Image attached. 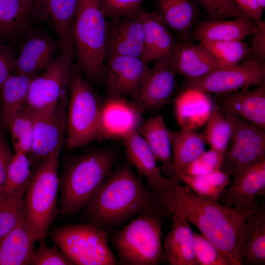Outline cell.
<instances>
[{"label": "cell", "instance_id": "6da1fadb", "mask_svg": "<svg viewBox=\"0 0 265 265\" xmlns=\"http://www.w3.org/2000/svg\"><path fill=\"white\" fill-rule=\"evenodd\" d=\"M146 211H154L162 218L171 215L160 200L144 185L132 165L125 161L113 170L81 212L85 223L107 234Z\"/></svg>", "mask_w": 265, "mask_h": 265}, {"label": "cell", "instance_id": "7a4b0ae2", "mask_svg": "<svg viewBox=\"0 0 265 265\" xmlns=\"http://www.w3.org/2000/svg\"><path fill=\"white\" fill-rule=\"evenodd\" d=\"M166 207L171 215H181L194 225L219 249L230 265H239L236 245L239 231L260 206L256 203L243 209L228 207L199 196L186 186L177 183Z\"/></svg>", "mask_w": 265, "mask_h": 265}, {"label": "cell", "instance_id": "3957f363", "mask_svg": "<svg viewBox=\"0 0 265 265\" xmlns=\"http://www.w3.org/2000/svg\"><path fill=\"white\" fill-rule=\"evenodd\" d=\"M110 148L88 149L67 163L59 180L60 212L72 217L91 202L118 163Z\"/></svg>", "mask_w": 265, "mask_h": 265}, {"label": "cell", "instance_id": "277c9868", "mask_svg": "<svg viewBox=\"0 0 265 265\" xmlns=\"http://www.w3.org/2000/svg\"><path fill=\"white\" fill-rule=\"evenodd\" d=\"M107 21L98 0H78L71 37L76 67L91 82L101 80L106 56Z\"/></svg>", "mask_w": 265, "mask_h": 265}, {"label": "cell", "instance_id": "5b68a950", "mask_svg": "<svg viewBox=\"0 0 265 265\" xmlns=\"http://www.w3.org/2000/svg\"><path fill=\"white\" fill-rule=\"evenodd\" d=\"M162 218L157 212L146 211L107 234L117 252L119 264L157 265L166 261Z\"/></svg>", "mask_w": 265, "mask_h": 265}, {"label": "cell", "instance_id": "8992f818", "mask_svg": "<svg viewBox=\"0 0 265 265\" xmlns=\"http://www.w3.org/2000/svg\"><path fill=\"white\" fill-rule=\"evenodd\" d=\"M61 149H57L39 162L31 174L23 198L24 220L36 241L45 240L57 212Z\"/></svg>", "mask_w": 265, "mask_h": 265}, {"label": "cell", "instance_id": "52a82bcc", "mask_svg": "<svg viewBox=\"0 0 265 265\" xmlns=\"http://www.w3.org/2000/svg\"><path fill=\"white\" fill-rule=\"evenodd\" d=\"M67 109V146L80 148L103 140L100 126L101 103L88 82L73 67Z\"/></svg>", "mask_w": 265, "mask_h": 265}, {"label": "cell", "instance_id": "ba28073f", "mask_svg": "<svg viewBox=\"0 0 265 265\" xmlns=\"http://www.w3.org/2000/svg\"><path fill=\"white\" fill-rule=\"evenodd\" d=\"M51 237L75 265H119L108 245L106 233L94 225L84 223L63 225L54 229Z\"/></svg>", "mask_w": 265, "mask_h": 265}, {"label": "cell", "instance_id": "9c48e42d", "mask_svg": "<svg viewBox=\"0 0 265 265\" xmlns=\"http://www.w3.org/2000/svg\"><path fill=\"white\" fill-rule=\"evenodd\" d=\"M260 86L265 87V63L245 60L217 68L197 79L185 80L178 94L191 91L221 94Z\"/></svg>", "mask_w": 265, "mask_h": 265}, {"label": "cell", "instance_id": "30bf717a", "mask_svg": "<svg viewBox=\"0 0 265 265\" xmlns=\"http://www.w3.org/2000/svg\"><path fill=\"white\" fill-rule=\"evenodd\" d=\"M230 114L233 131L220 170L232 178L243 170L265 159V130Z\"/></svg>", "mask_w": 265, "mask_h": 265}, {"label": "cell", "instance_id": "8fae6325", "mask_svg": "<svg viewBox=\"0 0 265 265\" xmlns=\"http://www.w3.org/2000/svg\"><path fill=\"white\" fill-rule=\"evenodd\" d=\"M72 60L61 53L41 75L32 80L25 107L34 114L53 108L69 86L73 72Z\"/></svg>", "mask_w": 265, "mask_h": 265}, {"label": "cell", "instance_id": "7c38bea8", "mask_svg": "<svg viewBox=\"0 0 265 265\" xmlns=\"http://www.w3.org/2000/svg\"><path fill=\"white\" fill-rule=\"evenodd\" d=\"M150 68L143 59L129 55L106 56L101 81L107 95L130 97L134 101Z\"/></svg>", "mask_w": 265, "mask_h": 265}, {"label": "cell", "instance_id": "4fadbf2b", "mask_svg": "<svg viewBox=\"0 0 265 265\" xmlns=\"http://www.w3.org/2000/svg\"><path fill=\"white\" fill-rule=\"evenodd\" d=\"M128 161L147 181V187L166 206L176 184L163 174L153 153L138 132L122 139Z\"/></svg>", "mask_w": 265, "mask_h": 265}, {"label": "cell", "instance_id": "5bb4252c", "mask_svg": "<svg viewBox=\"0 0 265 265\" xmlns=\"http://www.w3.org/2000/svg\"><path fill=\"white\" fill-rule=\"evenodd\" d=\"M30 113L33 121V133L32 148L28 157L32 166L62 148L67 134V109L61 101L48 111Z\"/></svg>", "mask_w": 265, "mask_h": 265}, {"label": "cell", "instance_id": "9a60e30c", "mask_svg": "<svg viewBox=\"0 0 265 265\" xmlns=\"http://www.w3.org/2000/svg\"><path fill=\"white\" fill-rule=\"evenodd\" d=\"M154 63L133 101L143 112L157 111L169 104L176 88V73L170 57Z\"/></svg>", "mask_w": 265, "mask_h": 265}, {"label": "cell", "instance_id": "2e32d148", "mask_svg": "<svg viewBox=\"0 0 265 265\" xmlns=\"http://www.w3.org/2000/svg\"><path fill=\"white\" fill-rule=\"evenodd\" d=\"M143 112L132 101L124 97L107 95L101 103L100 126L103 140L122 139L138 131Z\"/></svg>", "mask_w": 265, "mask_h": 265}, {"label": "cell", "instance_id": "e0dca14e", "mask_svg": "<svg viewBox=\"0 0 265 265\" xmlns=\"http://www.w3.org/2000/svg\"><path fill=\"white\" fill-rule=\"evenodd\" d=\"M140 13L132 16L107 19L106 56L129 55L145 61L144 33Z\"/></svg>", "mask_w": 265, "mask_h": 265}, {"label": "cell", "instance_id": "ac0fdd59", "mask_svg": "<svg viewBox=\"0 0 265 265\" xmlns=\"http://www.w3.org/2000/svg\"><path fill=\"white\" fill-rule=\"evenodd\" d=\"M221 192L218 202L230 207L243 209L256 204L265 196V159L237 174Z\"/></svg>", "mask_w": 265, "mask_h": 265}, {"label": "cell", "instance_id": "d6986e66", "mask_svg": "<svg viewBox=\"0 0 265 265\" xmlns=\"http://www.w3.org/2000/svg\"><path fill=\"white\" fill-rule=\"evenodd\" d=\"M61 48L58 39H53L46 32L32 34L15 59L12 73L29 77L37 76L50 65Z\"/></svg>", "mask_w": 265, "mask_h": 265}, {"label": "cell", "instance_id": "ffe728a7", "mask_svg": "<svg viewBox=\"0 0 265 265\" xmlns=\"http://www.w3.org/2000/svg\"><path fill=\"white\" fill-rule=\"evenodd\" d=\"M214 95L215 105L265 130V87Z\"/></svg>", "mask_w": 265, "mask_h": 265}, {"label": "cell", "instance_id": "44dd1931", "mask_svg": "<svg viewBox=\"0 0 265 265\" xmlns=\"http://www.w3.org/2000/svg\"><path fill=\"white\" fill-rule=\"evenodd\" d=\"M239 265H265V211L259 207L241 227L237 239Z\"/></svg>", "mask_w": 265, "mask_h": 265}, {"label": "cell", "instance_id": "7402d4cb", "mask_svg": "<svg viewBox=\"0 0 265 265\" xmlns=\"http://www.w3.org/2000/svg\"><path fill=\"white\" fill-rule=\"evenodd\" d=\"M170 59L176 74L185 80L197 79L225 66L200 44L188 40L177 42Z\"/></svg>", "mask_w": 265, "mask_h": 265}, {"label": "cell", "instance_id": "603a6c76", "mask_svg": "<svg viewBox=\"0 0 265 265\" xmlns=\"http://www.w3.org/2000/svg\"><path fill=\"white\" fill-rule=\"evenodd\" d=\"M171 131L161 115L152 116L142 122L138 129L157 161L161 163L160 168L164 175L180 183L173 168Z\"/></svg>", "mask_w": 265, "mask_h": 265}, {"label": "cell", "instance_id": "cb8c5ba5", "mask_svg": "<svg viewBox=\"0 0 265 265\" xmlns=\"http://www.w3.org/2000/svg\"><path fill=\"white\" fill-rule=\"evenodd\" d=\"M145 61L155 62L170 57L177 41L161 15L157 11H142Z\"/></svg>", "mask_w": 265, "mask_h": 265}, {"label": "cell", "instance_id": "d4e9b609", "mask_svg": "<svg viewBox=\"0 0 265 265\" xmlns=\"http://www.w3.org/2000/svg\"><path fill=\"white\" fill-rule=\"evenodd\" d=\"M257 24L246 18L210 20L197 23L187 40L198 42L243 41L256 30Z\"/></svg>", "mask_w": 265, "mask_h": 265}, {"label": "cell", "instance_id": "484cf974", "mask_svg": "<svg viewBox=\"0 0 265 265\" xmlns=\"http://www.w3.org/2000/svg\"><path fill=\"white\" fill-rule=\"evenodd\" d=\"M171 216V229L162 239L166 261L172 265H199L194 249L193 232L189 222L181 215Z\"/></svg>", "mask_w": 265, "mask_h": 265}, {"label": "cell", "instance_id": "4316f807", "mask_svg": "<svg viewBox=\"0 0 265 265\" xmlns=\"http://www.w3.org/2000/svg\"><path fill=\"white\" fill-rule=\"evenodd\" d=\"M157 11L179 41L187 40L197 23L199 11L195 0H155Z\"/></svg>", "mask_w": 265, "mask_h": 265}, {"label": "cell", "instance_id": "83f0119b", "mask_svg": "<svg viewBox=\"0 0 265 265\" xmlns=\"http://www.w3.org/2000/svg\"><path fill=\"white\" fill-rule=\"evenodd\" d=\"M78 0H46L42 18L49 21L61 44V53L75 57L71 29Z\"/></svg>", "mask_w": 265, "mask_h": 265}, {"label": "cell", "instance_id": "f1b7e54d", "mask_svg": "<svg viewBox=\"0 0 265 265\" xmlns=\"http://www.w3.org/2000/svg\"><path fill=\"white\" fill-rule=\"evenodd\" d=\"M36 241L23 217L0 239V265H30Z\"/></svg>", "mask_w": 265, "mask_h": 265}, {"label": "cell", "instance_id": "f546056e", "mask_svg": "<svg viewBox=\"0 0 265 265\" xmlns=\"http://www.w3.org/2000/svg\"><path fill=\"white\" fill-rule=\"evenodd\" d=\"M173 165L178 181L179 175L205 150L207 144L203 132L182 129L171 131Z\"/></svg>", "mask_w": 265, "mask_h": 265}, {"label": "cell", "instance_id": "4dcf8cb0", "mask_svg": "<svg viewBox=\"0 0 265 265\" xmlns=\"http://www.w3.org/2000/svg\"><path fill=\"white\" fill-rule=\"evenodd\" d=\"M33 77L11 73L1 87L0 120L5 127L11 118L25 107Z\"/></svg>", "mask_w": 265, "mask_h": 265}, {"label": "cell", "instance_id": "1f68e13d", "mask_svg": "<svg viewBox=\"0 0 265 265\" xmlns=\"http://www.w3.org/2000/svg\"><path fill=\"white\" fill-rule=\"evenodd\" d=\"M36 17L21 0H0V40L17 35Z\"/></svg>", "mask_w": 265, "mask_h": 265}, {"label": "cell", "instance_id": "d6a6232c", "mask_svg": "<svg viewBox=\"0 0 265 265\" xmlns=\"http://www.w3.org/2000/svg\"><path fill=\"white\" fill-rule=\"evenodd\" d=\"M233 131V123L228 112L215 105L206 123L204 133L207 144L224 154Z\"/></svg>", "mask_w": 265, "mask_h": 265}, {"label": "cell", "instance_id": "836d02e7", "mask_svg": "<svg viewBox=\"0 0 265 265\" xmlns=\"http://www.w3.org/2000/svg\"><path fill=\"white\" fill-rule=\"evenodd\" d=\"M231 178L227 173L218 170L209 174L191 175L180 174L179 179L197 195L218 202L220 194L229 185Z\"/></svg>", "mask_w": 265, "mask_h": 265}, {"label": "cell", "instance_id": "e575fe53", "mask_svg": "<svg viewBox=\"0 0 265 265\" xmlns=\"http://www.w3.org/2000/svg\"><path fill=\"white\" fill-rule=\"evenodd\" d=\"M31 166L26 154L15 151L7 169L2 191V202L27 186L32 174Z\"/></svg>", "mask_w": 265, "mask_h": 265}, {"label": "cell", "instance_id": "d590c367", "mask_svg": "<svg viewBox=\"0 0 265 265\" xmlns=\"http://www.w3.org/2000/svg\"><path fill=\"white\" fill-rule=\"evenodd\" d=\"M6 128L11 134L15 151L28 155L32 148L33 133L31 113L25 107L11 118Z\"/></svg>", "mask_w": 265, "mask_h": 265}, {"label": "cell", "instance_id": "8d00e7d4", "mask_svg": "<svg viewBox=\"0 0 265 265\" xmlns=\"http://www.w3.org/2000/svg\"><path fill=\"white\" fill-rule=\"evenodd\" d=\"M224 66H228L240 63L248 57L250 47L243 41L198 42Z\"/></svg>", "mask_w": 265, "mask_h": 265}, {"label": "cell", "instance_id": "74e56055", "mask_svg": "<svg viewBox=\"0 0 265 265\" xmlns=\"http://www.w3.org/2000/svg\"><path fill=\"white\" fill-rule=\"evenodd\" d=\"M26 186L0 205V239L10 232L24 217L23 202Z\"/></svg>", "mask_w": 265, "mask_h": 265}, {"label": "cell", "instance_id": "f35d334b", "mask_svg": "<svg viewBox=\"0 0 265 265\" xmlns=\"http://www.w3.org/2000/svg\"><path fill=\"white\" fill-rule=\"evenodd\" d=\"M193 243L199 265H230L219 249L202 234L193 232Z\"/></svg>", "mask_w": 265, "mask_h": 265}, {"label": "cell", "instance_id": "ab89813d", "mask_svg": "<svg viewBox=\"0 0 265 265\" xmlns=\"http://www.w3.org/2000/svg\"><path fill=\"white\" fill-rule=\"evenodd\" d=\"M210 20L246 18L232 0H195Z\"/></svg>", "mask_w": 265, "mask_h": 265}, {"label": "cell", "instance_id": "60d3db41", "mask_svg": "<svg viewBox=\"0 0 265 265\" xmlns=\"http://www.w3.org/2000/svg\"><path fill=\"white\" fill-rule=\"evenodd\" d=\"M223 157L224 154L210 148L189 164L181 173L197 175L220 170Z\"/></svg>", "mask_w": 265, "mask_h": 265}, {"label": "cell", "instance_id": "b9f144b4", "mask_svg": "<svg viewBox=\"0 0 265 265\" xmlns=\"http://www.w3.org/2000/svg\"><path fill=\"white\" fill-rule=\"evenodd\" d=\"M100 6L107 19L132 16L142 10L144 0H98Z\"/></svg>", "mask_w": 265, "mask_h": 265}, {"label": "cell", "instance_id": "7bdbcfd3", "mask_svg": "<svg viewBox=\"0 0 265 265\" xmlns=\"http://www.w3.org/2000/svg\"><path fill=\"white\" fill-rule=\"evenodd\" d=\"M40 245L35 249L30 264L32 265H71L73 261L56 245L49 247L45 240L39 241Z\"/></svg>", "mask_w": 265, "mask_h": 265}, {"label": "cell", "instance_id": "ee69618b", "mask_svg": "<svg viewBox=\"0 0 265 265\" xmlns=\"http://www.w3.org/2000/svg\"><path fill=\"white\" fill-rule=\"evenodd\" d=\"M251 43L249 56L245 60L265 63V22L257 24L255 32L251 35Z\"/></svg>", "mask_w": 265, "mask_h": 265}, {"label": "cell", "instance_id": "f6af8a7d", "mask_svg": "<svg viewBox=\"0 0 265 265\" xmlns=\"http://www.w3.org/2000/svg\"><path fill=\"white\" fill-rule=\"evenodd\" d=\"M15 59L12 47L0 40V89L12 73Z\"/></svg>", "mask_w": 265, "mask_h": 265}, {"label": "cell", "instance_id": "bcb514c9", "mask_svg": "<svg viewBox=\"0 0 265 265\" xmlns=\"http://www.w3.org/2000/svg\"><path fill=\"white\" fill-rule=\"evenodd\" d=\"M244 16L250 21L258 24L262 21L264 9L257 0H232Z\"/></svg>", "mask_w": 265, "mask_h": 265}, {"label": "cell", "instance_id": "7dc6e473", "mask_svg": "<svg viewBox=\"0 0 265 265\" xmlns=\"http://www.w3.org/2000/svg\"><path fill=\"white\" fill-rule=\"evenodd\" d=\"M12 156V154L4 136L0 130V205L2 203V191Z\"/></svg>", "mask_w": 265, "mask_h": 265}, {"label": "cell", "instance_id": "c3c4849f", "mask_svg": "<svg viewBox=\"0 0 265 265\" xmlns=\"http://www.w3.org/2000/svg\"><path fill=\"white\" fill-rule=\"evenodd\" d=\"M21 1L33 11L37 17H41L46 0H21Z\"/></svg>", "mask_w": 265, "mask_h": 265}, {"label": "cell", "instance_id": "681fc988", "mask_svg": "<svg viewBox=\"0 0 265 265\" xmlns=\"http://www.w3.org/2000/svg\"><path fill=\"white\" fill-rule=\"evenodd\" d=\"M259 5L263 9L265 8V0H257Z\"/></svg>", "mask_w": 265, "mask_h": 265}]
</instances>
